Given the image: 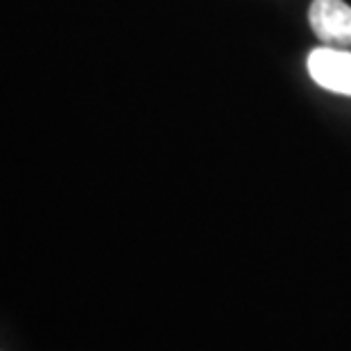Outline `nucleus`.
<instances>
[{
	"label": "nucleus",
	"mask_w": 351,
	"mask_h": 351,
	"mask_svg": "<svg viewBox=\"0 0 351 351\" xmlns=\"http://www.w3.org/2000/svg\"><path fill=\"white\" fill-rule=\"evenodd\" d=\"M308 23L324 46H351V5L345 0H313Z\"/></svg>",
	"instance_id": "obj_1"
},
{
	"label": "nucleus",
	"mask_w": 351,
	"mask_h": 351,
	"mask_svg": "<svg viewBox=\"0 0 351 351\" xmlns=\"http://www.w3.org/2000/svg\"><path fill=\"white\" fill-rule=\"evenodd\" d=\"M308 75L331 93L351 95V52L345 48L322 46L308 55Z\"/></svg>",
	"instance_id": "obj_2"
}]
</instances>
